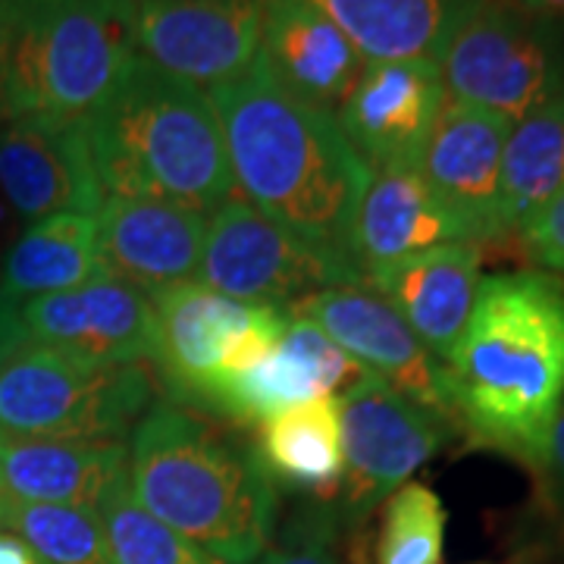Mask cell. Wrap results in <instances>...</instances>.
I'll return each instance as SVG.
<instances>
[{
  "label": "cell",
  "instance_id": "cell-9",
  "mask_svg": "<svg viewBox=\"0 0 564 564\" xmlns=\"http://www.w3.org/2000/svg\"><path fill=\"white\" fill-rule=\"evenodd\" d=\"M195 282L239 302L289 311L314 292L361 282V276L270 220L254 204L229 198L207 217Z\"/></svg>",
  "mask_w": 564,
  "mask_h": 564
},
{
  "label": "cell",
  "instance_id": "cell-10",
  "mask_svg": "<svg viewBox=\"0 0 564 564\" xmlns=\"http://www.w3.org/2000/svg\"><path fill=\"white\" fill-rule=\"evenodd\" d=\"M343 414V502L361 518L402 489L455 433L452 423L423 411L373 373L339 395Z\"/></svg>",
  "mask_w": 564,
  "mask_h": 564
},
{
  "label": "cell",
  "instance_id": "cell-38",
  "mask_svg": "<svg viewBox=\"0 0 564 564\" xmlns=\"http://www.w3.org/2000/svg\"><path fill=\"white\" fill-rule=\"evenodd\" d=\"M10 120V117H7V110H3V101H0V129H3V122Z\"/></svg>",
  "mask_w": 564,
  "mask_h": 564
},
{
  "label": "cell",
  "instance_id": "cell-28",
  "mask_svg": "<svg viewBox=\"0 0 564 564\" xmlns=\"http://www.w3.org/2000/svg\"><path fill=\"white\" fill-rule=\"evenodd\" d=\"M3 530L32 545L44 564H110L101 521L85 508L7 499Z\"/></svg>",
  "mask_w": 564,
  "mask_h": 564
},
{
  "label": "cell",
  "instance_id": "cell-26",
  "mask_svg": "<svg viewBox=\"0 0 564 564\" xmlns=\"http://www.w3.org/2000/svg\"><path fill=\"white\" fill-rule=\"evenodd\" d=\"M564 188V88L511 126L505 144L499 214L521 232Z\"/></svg>",
  "mask_w": 564,
  "mask_h": 564
},
{
  "label": "cell",
  "instance_id": "cell-33",
  "mask_svg": "<svg viewBox=\"0 0 564 564\" xmlns=\"http://www.w3.org/2000/svg\"><path fill=\"white\" fill-rule=\"evenodd\" d=\"M545 467H552L564 480V399L555 421H552V433H549V445H545Z\"/></svg>",
  "mask_w": 564,
  "mask_h": 564
},
{
  "label": "cell",
  "instance_id": "cell-23",
  "mask_svg": "<svg viewBox=\"0 0 564 564\" xmlns=\"http://www.w3.org/2000/svg\"><path fill=\"white\" fill-rule=\"evenodd\" d=\"M110 276L98 248L95 214H54L25 226L0 263V304L20 307L29 299L79 289Z\"/></svg>",
  "mask_w": 564,
  "mask_h": 564
},
{
  "label": "cell",
  "instance_id": "cell-5",
  "mask_svg": "<svg viewBox=\"0 0 564 564\" xmlns=\"http://www.w3.org/2000/svg\"><path fill=\"white\" fill-rule=\"evenodd\" d=\"M135 57L126 0H20L0 61V101L10 120L85 122Z\"/></svg>",
  "mask_w": 564,
  "mask_h": 564
},
{
  "label": "cell",
  "instance_id": "cell-20",
  "mask_svg": "<svg viewBox=\"0 0 564 564\" xmlns=\"http://www.w3.org/2000/svg\"><path fill=\"white\" fill-rule=\"evenodd\" d=\"M367 285L399 311L436 361H448L484 282L480 245L452 242L367 276Z\"/></svg>",
  "mask_w": 564,
  "mask_h": 564
},
{
  "label": "cell",
  "instance_id": "cell-18",
  "mask_svg": "<svg viewBox=\"0 0 564 564\" xmlns=\"http://www.w3.org/2000/svg\"><path fill=\"white\" fill-rule=\"evenodd\" d=\"M98 217V248L110 276L154 292L198 280L207 217L170 202L104 198Z\"/></svg>",
  "mask_w": 564,
  "mask_h": 564
},
{
  "label": "cell",
  "instance_id": "cell-1",
  "mask_svg": "<svg viewBox=\"0 0 564 564\" xmlns=\"http://www.w3.org/2000/svg\"><path fill=\"white\" fill-rule=\"evenodd\" d=\"M207 95L220 117L236 192L355 270L351 232L373 170L345 139L339 120L292 98L258 61Z\"/></svg>",
  "mask_w": 564,
  "mask_h": 564
},
{
  "label": "cell",
  "instance_id": "cell-36",
  "mask_svg": "<svg viewBox=\"0 0 564 564\" xmlns=\"http://www.w3.org/2000/svg\"><path fill=\"white\" fill-rule=\"evenodd\" d=\"M521 3L536 13H564V0H521Z\"/></svg>",
  "mask_w": 564,
  "mask_h": 564
},
{
  "label": "cell",
  "instance_id": "cell-2",
  "mask_svg": "<svg viewBox=\"0 0 564 564\" xmlns=\"http://www.w3.org/2000/svg\"><path fill=\"white\" fill-rule=\"evenodd\" d=\"M445 373L470 443L545 467L564 399V282L536 270L484 276Z\"/></svg>",
  "mask_w": 564,
  "mask_h": 564
},
{
  "label": "cell",
  "instance_id": "cell-27",
  "mask_svg": "<svg viewBox=\"0 0 564 564\" xmlns=\"http://www.w3.org/2000/svg\"><path fill=\"white\" fill-rule=\"evenodd\" d=\"M95 514L101 521L110 564H223L158 521L132 496L129 474L110 484Z\"/></svg>",
  "mask_w": 564,
  "mask_h": 564
},
{
  "label": "cell",
  "instance_id": "cell-30",
  "mask_svg": "<svg viewBox=\"0 0 564 564\" xmlns=\"http://www.w3.org/2000/svg\"><path fill=\"white\" fill-rule=\"evenodd\" d=\"M248 564H343L329 545V527L317 518L302 527H292L280 543L267 545L254 562Z\"/></svg>",
  "mask_w": 564,
  "mask_h": 564
},
{
  "label": "cell",
  "instance_id": "cell-21",
  "mask_svg": "<svg viewBox=\"0 0 564 564\" xmlns=\"http://www.w3.org/2000/svg\"><path fill=\"white\" fill-rule=\"evenodd\" d=\"M452 242L474 239L436 198L417 166L373 170L351 232V267L361 282L404 258Z\"/></svg>",
  "mask_w": 564,
  "mask_h": 564
},
{
  "label": "cell",
  "instance_id": "cell-31",
  "mask_svg": "<svg viewBox=\"0 0 564 564\" xmlns=\"http://www.w3.org/2000/svg\"><path fill=\"white\" fill-rule=\"evenodd\" d=\"M521 236L536 261L564 276V188L527 223Z\"/></svg>",
  "mask_w": 564,
  "mask_h": 564
},
{
  "label": "cell",
  "instance_id": "cell-13",
  "mask_svg": "<svg viewBox=\"0 0 564 564\" xmlns=\"http://www.w3.org/2000/svg\"><path fill=\"white\" fill-rule=\"evenodd\" d=\"M445 101L436 61H367L336 120L370 170L417 166Z\"/></svg>",
  "mask_w": 564,
  "mask_h": 564
},
{
  "label": "cell",
  "instance_id": "cell-14",
  "mask_svg": "<svg viewBox=\"0 0 564 564\" xmlns=\"http://www.w3.org/2000/svg\"><path fill=\"white\" fill-rule=\"evenodd\" d=\"M0 195L22 220L98 214L104 188L85 122L17 117L0 129Z\"/></svg>",
  "mask_w": 564,
  "mask_h": 564
},
{
  "label": "cell",
  "instance_id": "cell-35",
  "mask_svg": "<svg viewBox=\"0 0 564 564\" xmlns=\"http://www.w3.org/2000/svg\"><path fill=\"white\" fill-rule=\"evenodd\" d=\"M17 7H20V0H0V61H3L7 44H10V32H13V20H17Z\"/></svg>",
  "mask_w": 564,
  "mask_h": 564
},
{
  "label": "cell",
  "instance_id": "cell-24",
  "mask_svg": "<svg viewBox=\"0 0 564 564\" xmlns=\"http://www.w3.org/2000/svg\"><path fill=\"white\" fill-rule=\"evenodd\" d=\"M254 455L273 486H289L321 502L339 499L345 477L339 395L295 404L258 423Z\"/></svg>",
  "mask_w": 564,
  "mask_h": 564
},
{
  "label": "cell",
  "instance_id": "cell-37",
  "mask_svg": "<svg viewBox=\"0 0 564 564\" xmlns=\"http://www.w3.org/2000/svg\"><path fill=\"white\" fill-rule=\"evenodd\" d=\"M3 511H7V496H3V489H0V530H3Z\"/></svg>",
  "mask_w": 564,
  "mask_h": 564
},
{
  "label": "cell",
  "instance_id": "cell-32",
  "mask_svg": "<svg viewBox=\"0 0 564 564\" xmlns=\"http://www.w3.org/2000/svg\"><path fill=\"white\" fill-rule=\"evenodd\" d=\"M0 564H44V558L17 533L0 530Z\"/></svg>",
  "mask_w": 564,
  "mask_h": 564
},
{
  "label": "cell",
  "instance_id": "cell-17",
  "mask_svg": "<svg viewBox=\"0 0 564 564\" xmlns=\"http://www.w3.org/2000/svg\"><path fill=\"white\" fill-rule=\"evenodd\" d=\"M364 373L317 323L292 317L280 345L261 364L210 386L202 408L232 423H263L295 404L345 392Z\"/></svg>",
  "mask_w": 564,
  "mask_h": 564
},
{
  "label": "cell",
  "instance_id": "cell-25",
  "mask_svg": "<svg viewBox=\"0 0 564 564\" xmlns=\"http://www.w3.org/2000/svg\"><path fill=\"white\" fill-rule=\"evenodd\" d=\"M367 61H436L474 0H311Z\"/></svg>",
  "mask_w": 564,
  "mask_h": 564
},
{
  "label": "cell",
  "instance_id": "cell-6",
  "mask_svg": "<svg viewBox=\"0 0 564 564\" xmlns=\"http://www.w3.org/2000/svg\"><path fill=\"white\" fill-rule=\"evenodd\" d=\"M151 408L154 380L144 361H91L22 339L0 364L3 436L129 443Z\"/></svg>",
  "mask_w": 564,
  "mask_h": 564
},
{
  "label": "cell",
  "instance_id": "cell-4",
  "mask_svg": "<svg viewBox=\"0 0 564 564\" xmlns=\"http://www.w3.org/2000/svg\"><path fill=\"white\" fill-rule=\"evenodd\" d=\"M85 135L104 198L170 202L204 217L236 198L210 95L144 57L85 120Z\"/></svg>",
  "mask_w": 564,
  "mask_h": 564
},
{
  "label": "cell",
  "instance_id": "cell-15",
  "mask_svg": "<svg viewBox=\"0 0 564 564\" xmlns=\"http://www.w3.org/2000/svg\"><path fill=\"white\" fill-rule=\"evenodd\" d=\"M17 323L25 343L91 361L139 364L154 355V304L117 276L29 299L17 307Z\"/></svg>",
  "mask_w": 564,
  "mask_h": 564
},
{
  "label": "cell",
  "instance_id": "cell-16",
  "mask_svg": "<svg viewBox=\"0 0 564 564\" xmlns=\"http://www.w3.org/2000/svg\"><path fill=\"white\" fill-rule=\"evenodd\" d=\"M511 126L499 113L448 98L417 161L426 185L477 245L505 236L499 188Z\"/></svg>",
  "mask_w": 564,
  "mask_h": 564
},
{
  "label": "cell",
  "instance_id": "cell-8",
  "mask_svg": "<svg viewBox=\"0 0 564 564\" xmlns=\"http://www.w3.org/2000/svg\"><path fill=\"white\" fill-rule=\"evenodd\" d=\"M154 355L170 395L202 408L207 389L261 364L285 336L289 314L214 292L202 282H182L151 295Z\"/></svg>",
  "mask_w": 564,
  "mask_h": 564
},
{
  "label": "cell",
  "instance_id": "cell-19",
  "mask_svg": "<svg viewBox=\"0 0 564 564\" xmlns=\"http://www.w3.org/2000/svg\"><path fill=\"white\" fill-rule=\"evenodd\" d=\"M254 61L292 98L333 117L367 66L358 44L311 0H267Z\"/></svg>",
  "mask_w": 564,
  "mask_h": 564
},
{
  "label": "cell",
  "instance_id": "cell-22",
  "mask_svg": "<svg viewBox=\"0 0 564 564\" xmlns=\"http://www.w3.org/2000/svg\"><path fill=\"white\" fill-rule=\"evenodd\" d=\"M126 443L22 440L0 433V489L13 502L98 511L104 492L126 474Z\"/></svg>",
  "mask_w": 564,
  "mask_h": 564
},
{
  "label": "cell",
  "instance_id": "cell-7",
  "mask_svg": "<svg viewBox=\"0 0 564 564\" xmlns=\"http://www.w3.org/2000/svg\"><path fill=\"white\" fill-rule=\"evenodd\" d=\"M436 63L452 101L484 107L511 122L564 88L555 39L521 0H474Z\"/></svg>",
  "mask_w": 564,
  "mask_h": 564
},
{
  "label": "cell",
  "instance_id": "cell-34",
  "mask_svg": "<svg viewBox=\"0 0 564 564\" xmlns=\"http://www.w3.org/2000/svg\"><path fill=\"white\" fill-rule=\"evenodd\" d=\"M22 343L20 323H17V311L0 304V364L7 361V355Z\"/></svg>",
  "mask_w": 564,
  "mask_h": 564
},
{
  "label": "cell",
  "instance_id": "cell-12",
  "mask_svg": "<svg viewBox=\"0 0 564 564\" xmlns=\"http://www.w3.org/2000/svg\"><path fill=\"white\" fill-rule=\"evenodd\" d=\"M139 57L204 91L258 57L267 0H126Z\"/></svg>",
  "mask_w": 564,
  "mask_h": 564
},
{
  "label": "cell",
  "instance_id": "cell-29",
  "mask_svg": "<svg viewBox=\"0 0 564 564\" xmlns=\"http://www.w3.org/2000/svg\"><path fill=\"white\" fill-rule=\"evenodd\" d=\"M445 505L423 484H404L383 502L373 564H443Z\"/></svg>",
  "mask_w": 564,
  "mask_h": 564
},
{
  "label": "cell",
  "instance_id": "cell-11",
  "mask_svg": "<svg viewBox=\"0 0 564 564\" xmlns=\"http://www.w3.org/2000/svg\"><path fill=\"white\" fill-rule=\"evenodd\" d=\"M285 314L317 323L367 373L399 389L423 411L452 423L458 433L445 364L430 355V348L414 336L399 311L367 282H345L314 292L292 304Z\"/></svg>",
  "mask_w": 564,
  "mask_h": 564
},
{
  "label": "cell",
  "instance_id": "cell-3",
  "mask_svg": "<svg viewBox=\"0 0 564 564\" xmlns=\"http://www.w3.org/2000/svg\"><path fill=\"white\" fill-rule=\"evenodd\" d=\"M129 486L158 521L223 564L270 545L280 502L251 448L182 404H154L129 436Z\"/></svg>",
  "mask_w": 564,
  "mask_h": 564
}]
</instances>
